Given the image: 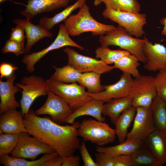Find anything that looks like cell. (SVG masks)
Instances as JSON below:
<instances>
[{"label":"cell","instance_id":"cell-38","mask_svg":"<svg viewBox=\"0 0 166 166\" xmlns=\"http://www.w3.org/2000/svg\"><path fill=\"white\" fill-rule=\"evenodd\" d=\"M95 162L98 166H114L113 157L98 152L95 153Z\"/></svg>","mask_w":166,"mask_h":166},{"label":"cell","instance_id":"cell-11","mask_svg":"<svg viewBox=\"0 0 166 166\" xmlns=\"http://www.w3.org/2000/svg\"><path fill=\"white\" fill-rule=\"evenodd\" d=\"M68 58V64L81 73L93 72L100 74L115 69L101 60L82 55L74 49L66 47L63 49Z\"/></svg>","mask_w":166,"mask_h":166},{"label":"cell","instance_id":"cell-13","mask_svg":"<svg viewBox=\"0 0 166 166\" xmlns=\"http://www.w3.org/2000/svg\"><path fill=\"white\" fill-rule=\"evenodd\" d=\"M155 130L151 106L137 107L133 126L128 133L126 140L144 141Z\"/></svg>","mask_w":166,"mask_h":166},{"label":"cell","instance_id":"cell-33","mask_svg":"<svg viewBox=\"0 0 166 166\" xmlns=\"http://www.w3.org/2000/svg\"><path fill=\"white\" fill-rule=\"evenodd\" d=\"M106 8L120 11L139 13L140 6L137 0H105Z\"/></svg>","mask_w":166,"mask_h":166},{"label":"cell","instance_id":"cell-46","mask_svg":"<svg viewBox=\"0 0 166 166\" xmlns=\"http://www.w3.org/2000/svg\"><path fill=\"white\" fill-rule=\"evenodd\" d=\"M7 0H0V3L1 4L2 2H4V1H7Z\"/></svg>","mask_w":166,"mask_h":166},{"label":"cell","instance_id":"cell-1","mask_svg":"<svg viewBox=\"0 0 166 166\" xmlns=\"http://www.w3.org/2000/svg\"><path fill=\"white\" fill-rule=\"evenodd\" d=\"M80 123L74 121L70 125H61L48 118L44 122L36 138L51 146L59 156L65 158L73 155L80 149L77 129Z\"/></svg>","mask_w":166,"mask_h":166},{"label":"cell","instance_id":"cell-32","mask_svg":"<svg viewBox=\"0 0 166 166\" xmlns=\"http://www.w3.org/2000/svg\"><path fill=\"white\" fill-rule=\"evenodd\" d=\"M95 57L101 59L106 64H112L124 56L130 53L124 50H112L108 46H101L95 51Z\"/></svg>","mask_w":166,"mask_h":166},{"label":"cell","instance_id":"cell-18","mask_svg":"<svg viewBox=\"0 0 166 166\" xmlns=\"http://www.w3.org/2000/svg\"><path fill=\"white\" fill-rule=\"evenodd\" d=\"M12 22L23 27L27 39L24 53L28 54L32 46L40 39L46 37L52 38V33L39 25H35L27 19H14Z\"/></svg>","mask_w":166,"mask_h":166},{"label":"cell","instance_id":"cell-7","mask_svg":"<svg viewBox=\"0 0 166 166\" xmlns=\"http://www.w3.org/2000/svg\"><path fill=\"white\" fill-rule=\"evenodd\" d=\"M102 15L105 18L118 23L136 38H140L144 34L143 26L147 23L145 14L120 11L106 8Z\"/></svg>","mask_w":166,"mask_h":166},{"label":"cell","instance_id":"cell-14","mask_svg":"<svg viewBox=\"0 0 166 166\" xmlns=\"http://www.w3.org/2000/svg\"><path fill=\"white\" fill-rule=\"evenodd\" d=\"M132 76L123 73L119 80L116 83L104 85L105 90L97 93L88 94L93 99L106 102L113 99L126 97L129 95L130 90L133 80Z\"/></svg>","mask_w":166,"mask_h":166},{"label":"cell","instance_id":"cell-3","mask_svg":"<svg viewBox=\"0 0 166 166\" xmlns=\"http://www.w3.org/2000/svg\"><path fill=\"white\" fill-rule=\"evenodd\" d=\"M99 42L101 46L113 45L119 47L136 56L140 61L145 63L147 58L143 49L145 39L134 38L123 27L118 25L115 29L99 36Z\"/></svg>","mask_w":166,"mask_h":166},{"label":"cell","instance_id":"cell-27","mask_svg":"<svg viewBox=\"0 0 166 166\" xmlns=\"http://www.w3.org/2000/svg\"><path fill=\"white\" fill-rule=\"evenodd\" d=\"M151 106L156 129L166 133V101L157 95Z\"/></svg>","mask_w":166,"mask_h":166},{"label":"cell","instance_id":"cell-36","mask_svg":"<svg viewBox=\"0 0 166 166\" xmlns=\"http://www.w3.org/2000/svg\"><path fill=\"white\" fill-rule=\"evenodd\" d=\"M2 53H6L9 52L13 53L17 56L24 53L25 47L19 42L9 39L1 50Z\"/></svg>","mask_w":166,"mask_h":166},{"label":"cell","instance_id":"cell-34","mask_svg":"<svg viewBox=\"0 0 166 166\" xmlns=\"http://www.w3.org/2000/svg\"><path fill=\"white\" fill-rule=\"evenodd\" d=\"M20 133H2L0 135V155L11 154L16 146Z\"/></svg>","mask_w":166,"mask_h":166},{"label":"cell","instance_id":"cell-41","mask_svg":"<svg viewBox=\"0 0 166 166\" xmlns=\"http://www.w3.org/2000/svg\"><path fill=\"white\" fill-rule=\"evenodd\" d=\"M113 158L114 166H133L131 155H118Z\"/></svg>","mask_w":166,"mask_h":166},{"label":"cell","instance_id":"cell-17","mask_svg":"<svg viewBox=\"0 0 166 166\" xmlns=\"http://www.w3.org/2000/svg\"><path fill=\"white\" fill-rule=\"evenodd\" d=\"M70 0H28L20 13L30 20L38 14L53 11L67 6Z\"/></svg>","mask_w":166,"mask_h":166},{"label":"cell","instance_id":"cell-35","mask_svg":"<svg viewBox=\"0 0 166 166\" xmlns=\"http://www.w3.org/2000/svg\"><path fill=\"white\" fill-rule=\"evenodd\" d=\"M157 95L166 101V70L159 71L154 77Z\"/></svg>","mask_w":166,"mask_h":166},{"label":"cell","instance_id":"cell-28","mask_svg":"<svg viewBox=\"0 0 166 166\" xmlns=\"http://www.w3.org/2000/svg\"><path fill=\"white\" fill-rule=\"evenodd\" d=\"M52 66L55 72L49 78L54 81L68 84L77 82L82 73L68 64L61 68Z\"/></svg>","mask_w":166,"mask_h":166},{"label":"cell","instance_id":"cell-25","mask_svg":"<svg viewBox=\"0 0 166 166\" xmlns=\"http://www.w3.org/2000/svg\"><path fill=\"white\" fill-rule=\"evenodd\" d=\"M136 113V108L132 106L123 112L117 120L115 129L119 143L126 140L128 129L133 121Z\"/></svg>","mask_w":166,"mask_h":166},{"label":"cell","instance_id":"cell-16","mask_svg":"<svg viewBox=\"0 0 166 166\" xmlns=\"http://www.w3.org/2000/svg\"><path fill=\"white\" fill-rule=\"evenodd\" d=\"M16 76L13 74L6 78V81L0 80V114L13 108L20 107V103L16 100L15 94L21 90L16 85H14Z\"/></svg>","mask_w":166,"mask_h":166},{"label":"cell","instance_id":"cell-31","mask_svg":"<svg viewBox=\"0 0 166 166\" xmlns=\"http://www.w3.org/2000/svg\"><path fill=\"white\" fill-rule=\"evenodd\" d=\"M101 74L96 72H91L81 73L77 82L88 90V92L91 93H97L104 91V85L101 84Z\"/></svg>","mask_w":166,"mask_h":166},{"label":"cell","instance_id":"cell-20","mask_svg":"<svg viewBox=\"0 0 166 166\" xmlns=\"http://www.w3.org/2000/svg\"><path fill=\"white\" fill-rule=\"evenodd\" d=\"M144 141L162 165L166 163V133L156 129Z\"/></svg>","mask_w":166,"mask_h":166},{"label":"cell","instance_id":"cell-39","mask_svg":"<svg viewBox=\"0 0 166 166\" xmlns=\"http://www.w3.org/2000/svg\"><path fill=\"white\" fill-rule=\"evenodd\" d=\"M11 30L9 39L24 45L26 36L24 35L25 32L23 27L17 25L15 27L12 28Z\"/></svg>","mask_w":166,"mask_h":166},{"label":"cell","instance_id":"cell-19","mask_svg":"<svg viewBox=\"0 0 166 166\" xmlns=\"http://www.w3.org/2000/svg\"><path fill=\"white\" fill-rule=\"evenodd\" d=\"M0 133L19 134L27 132L21 111L13 108L0 114Z\"/></svg>","mask_w":166,"mask_h":166},{"label":"cell","instance_id":"cell-15","mask_svg":"<svg viewBox=\"0 0 166 166\" xmlns=\"http://www.w3.org/2000/svg\"><path fill=\"white\" fill-rule=\"evenodd\" d=\"M144 38L145 42L143 50L147 59L144 69L151 72L166 70V47L160 43L153 44L147 38Z\"/></svg>","mask_w":166,"mask_h":166},{"label":"cell","instance_id":"cell-9","mask_svg":"<svg viewBox=\"0 0 166 166\" xmlns=\"http://www.w3.org/2000/svg\"><path fill=\"white\" fill-rule=\"evenodd\" d=\"M67 32L64 24L59 25L58 34L54 41L48 47L39 51L26 54L22 62L26 65V70L30 73L35 70L34 65L42 57L49 52L65 46L76 47L81 50L85 49L83 47L73 40Z\"/></svg>","mask_w":166,"mask_h":166},{"label":"cell","instance_id":"cell-26","mask_svg":"<svg viewBox=\"0 0 166 166\" xmlns=\"http://www.w3.org/2000/svg\"><path fill=\"white\" fill-rule=\"evenodd\" d=\"M59 155L57 152L45 154L40 159L28 161L25 158L11 156L8 154L0 155V163L5 166H42L45 162Z\"/></svg>","mask_w":166,"mask_h":166},{"label":"cell","instance_id":"cell-8","mask_svg":"<svg viewBox=\"0 0 166 166\" xmlns=\"http://www.w3.org/2000/svg\"><path fill=\"white\" fill-rule=\"evenodd\" d=\"M129 95L132 97V106L136 108L150 106L157 96L154 77L140 75L134 79Z\"/></svg>","mask_w":166,"mask_h":166},{"label":"cell","instance_id":"cell-30","mask_svg":"<svg viewBox=\"0 0 166 166\" xmlns=\"http://www.w3.org/2000/svg\"><path fill=\"white\" fill-rule=\"evenodd\" d=\"M133 166H161L145 145L136 150L131 155Z\"/></svg>","mask_w":166,"mask_h":166},{"label":"cell","instance_id":"cell-45","mask_svg":"<svg viewBox=\"0 0 166 166\" xmlns=\"http://www.w3.org/2000/svg\"><path fill=\"white\" fill-rule=\"evenodd\" d=\"M105 0H93V4L95 6H97L103 3Z\"/></svg>","mask_w":166,"mask_h":166},{"label":"cell","instance_id":"cell-4","mask_svg":"<svg viewBox=\"0 0 166 166\" xmlns=\"http://www.w3.org/2000/svg\"><path fill=\"white\" fill-rule=\"evenodd\" d=\"M79 136L99 146L113 142L117 136L115 129L108 124L92 119H84L77 129Z\"/></svg>","mask_w":166,"mask_h":166},{"label":"cell","instance_id":"cell-21","mask_svg":"<svg viewBox=\"0 0 166 166\" xmlns=\"http://www.w3.org/2000/svg\"><path fill=\"white\" fill-rule=\"evenodd\" d=\"M105 102L93 99L74 111L66 119L65 123L72 124L77 118L85 115L92 116L96 120L104 121L105 117L102 116V111Z\"/></svg>","mask_w":166,"mask_h":166},{"label":"cell","instance_id":"cell-37","mask_svg":"<svg viewBox=\"0 0 166 166\" xmlns=\"http://www.w3.org/2000/svg\"><path fill=\"white\" fill-rule=\"evenodd\" d=\"M79 149L84 166H98L92 159L86 148L85 141L82 140Z\"/></svg>","mask_w":166,"mask_h":166},{"label":"cell","instance_id":"cell-10","mask_svg":"<svg viewBox=\"0 0 166 166\" xmlns=\"http://www.w3.org/2000/svg\"><path fill=\"white\" fill-rule=\"evenodd\" d=\"M26 132L20 133L18 144L11 154L12 157L34 160L40 154L55 152L53 148Z\"/></svg>","mask_w":166,"mask_h":166},{"label":"cell","instance_id":"cell-42","mask_svg":"<svg viewBox=\"0 0 166 166\" xmlns=\"http://www.w3.org/2000/svg\"><path fill=\"white\" fill-rule=\"evenodd\" d=\"M80 164V157L73 155L65 157L61 166H79Z\"/></svg>","mask_w":166,"mask_h":166},{"label":"cell","instance_id":"cell-22","mask_svg":"<svg viewBox=\"0 0 166 166\" xmlns=\"http://www.w3.org/2000/svg\"><path fill=\"white\" fill-rule=\"evenodd\" d=\"M132 97L130 95L110 100L104 104L102 114L108 116L112 123L115 124L120 115L132 106Z\"/></svg>","mask_w":166,"mask_h":166},{"label":"cell","instance_id":"cell-40","mask_svg":"<svg viewBox=\"0 0 166 166\" xmlns=\"http://www.w3.org/2000/svg\"><path fill=\"white\" fill-rule=\"evenodd\" d=\"M18 67L15 66L11 64L6 62L4 61L0 64V79L3 77H8L13 73L14 71L18 69Z\"/></svg>","mask_w":166,"mask_h":166},{"label":"cell","instance_id":"cell-5","mask_svg":"<svg viewBox=\"0 0 166 166\" xmlns=\"http://www.w3.org/2000/svg\"><path fill=\"white\" fill-rule=\"evenodd\" d=\"M49 90L65 100L74 111L93 99L85 90V87L77 82L72 83L47 80Z\"/></svg>","mask_w":166,"mask_h":166},{"label":"cell","instance_id":"cell-12","mask_svg":"<svg viewBox=\"0 0 166 166\" xmlns=\"http://www.w3.org/2000/svg\"><path fill=\"white\" fill-rule=\"evenodd\" d=\"M73 111L65 100L49 90L45 103L35 112L38 116L49 115L53 122L61 124L65 123L66 119Z\"/></svg>","mask_w":166,"mask_h":166},{"label":"cell","instance_id":"cell-24","mask_svg":"<svg viewBox=\"0 0 166 166\" xmlns=\"http://www.w3.org/2000/svg\"><path fill=\"white\" fill-rule=\"evenodd\" d=\"M86 0H77L74 4L67 6L52 17H44L40 18L38 25L49 30L55 25L66 19L74 10L81 7L86 3Z\"/></svg>","mask_w":166,"mask_h":166},{"label":"cell","instance_id":"cell-23","mask_svg":"<svg viewBox=\"0 0 166 166\" xmlns=\"http://www.w3.org/2000/svg\"><path fill=\"white\" fill-rule=\"evenodd\" d=\"M145 145L144 141L138 139L126 140L119 144L110 147L97 146V152H103L113 157L120 155H131L136 150Z\"/></svg>","mask_w":166,"mask_h":166},{"label":"cell","instance_id":"cell-29","mask_svg":"<svg viewBox=\"0 0 166 166\" xmlns=\"http://www.w3.org/2000/svg\"><path fill=\"white\" fill-rule=\"evenodd\" d=\"M139 61L135 55L130 53L125 55L116 61L113 65L123 73L129 74L135 78L140 75L138 69Z\"/></svg>","mask_w":166,"mask_h":166},{"label":"cell","instance_id":"cell-43","mask_svg":"<svg viewBox=\"0 0 166 166\" xmlns=\"http://www.w3.org/2000/svg\"><path fill=\"white\" fill-rule=\"evenodd\" d=\"M65 158L58 156L45 162L42 166H61Z\"/></svg>","mask_w":166,"mask_h":166},{"label":"cell","instance_id":"cell-6","mask_svg":"<svg viewBox=\"0 0 166 166\" xmlns=\"http://www.w3.org/2000/svg\"><path fill=\"white\" fill-rule=\"evenodd\" d=\"M14 84L22 89V97L20 103L24 117L28 112L35 99L39 97L47 95L49 91L47 80L34 75L25 76L20 83Z\"/></svg>","mask_w":166,"mask_h":166},{"label":"cell","instance_id":"cell-44","mask_svg":"<svg viewBox=\"0 0 166 166\" xmlns=\"http://www.w3.org/2000/svg\"><path fill=\"white\" fill-rule=\"evenodd\" d=\"M162 24L164 26L162 30L161 34L164 36L166 37V16L162 20Z\"/></svg>","mask_w":166,"mask_h":166},{"label":"cell","instance_id":"cell-2","mask_svg":"<svg viewBox=\"0 0 166 166\" xmlns=\"http://www.w3.org/2000/svg\"><path fill=\"white\" fill-rule=\"evenodd\" d=\"M64 22L67 32L72 36L88 32H91L93 36L104 35L116 27L114 25L101 23L95 19L86 3L79 8L77 14L69 16Z\"/></svg>","mask_w":166,"mask_h":166}]
</instances>
